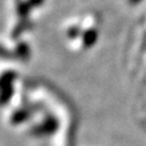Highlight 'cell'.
<instances>
[{"label":"cell","instance_id":"6da1fadb","mask_svg":"<svg viewBox=\"0 0 146 146\" xmlns=\"http://www.w3.org/2000/svg\"><path fill=\"white\" fill-rule=\"evenodd\" d=\"M94 38H96V33H93V32H89V33L85 36L84 40H85L86 43H89V44H92V43L94 42Z\"/></svg>","mask_w":146,"mask_h":146},{"label":"cell","instance_id":"7a4b0ae2","mask_svg":"<svg viewBox=\"0 0 146 146\" xmlns=\"http://www.w3.org/2000/svg\"><path fill=\"white\" fill-rule=\"evenodd\" d=\"M7 55H8L7 51H6L4 47H1V46H0V56H7Z\"/></svg>","mask_w":146,"mask_h":146},{"label":"cell","instance_id":"3957f363","mask_svg":"<svg viewBox=\"0 0 146 146\" xmlns=\"http://www.w3.org/2000/svg\"><path fill=\"white\" fill-rule=\"evenodd\" d=\"M132 3H137V1H139V0H131Z\"/></svg>","mask_w":146,"mask_h":146}]
</instances>
